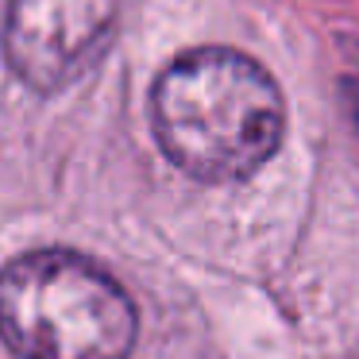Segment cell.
I'll use <instances>...</instances> for the list:
<instances>
[{
  "instance_id": "6da1fadb",
  "label": "cell",
  "mask_w": 359,
  "mask_h": 359,
  "mask_svg": "<svg viewBox=\"0 0 359 359\" xmlns=\"http://www.w3.org/2000/svg\"><path fill=\"white\" fill-rule=\"evenodd\" d=\"M151 128L163 155L197 182H240L278 151L286 104L274 78L228 47L182 50L155 78Z\"/></svg>"
},
{
  "instance_id": "7a4b0ae2",
  "label": "cell",
  "mask_w": 359,
  "mask_h": 359,
  "mask_svg": "<svg viewBox=\"0 0 359 359\" xmlns=\"http://www.w3.org/2000/svg\"><path fill=\"white\" fill-rule=\"evenodd\" d=\"M135 305L74 251H32L0 271V336L20 359H128Z\"/></svg>"
},
{
  "instance_id": "3957f363",
  "label": "cell",
  "mask_w": 359,
  "mask_h": 359,
  "mask_svg": "<svg viewBox=\"0 0 359 359\" xmlns=\"http://www.w3.org/2000/svg\"><path fill=\"white\" fill-rule=\"evenodd\" d=\"M124 0H12L8 66L32 93H62L112 43Z\"/></svg>"
},
{
  "instance_id": "277c9868",
  "label": "cell",
  "mask_w": 359,
  "mask_h": 359,
  "mask_svg": "<svg viewBox=\"0 0 359 359\" xmlns=\"http://www.w3.org/2000/svg\"><path fill=\"white\" fill-rule=\"evenodd\" d=\"M340 93H344V104H348V120H351V128L359 132V78H348L340 86Z\"/></svg>"
}]
</instances>
